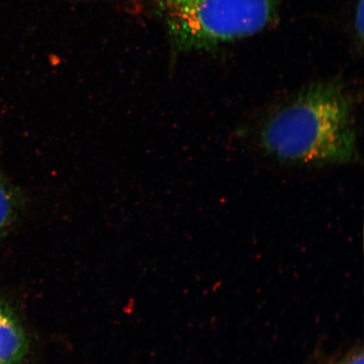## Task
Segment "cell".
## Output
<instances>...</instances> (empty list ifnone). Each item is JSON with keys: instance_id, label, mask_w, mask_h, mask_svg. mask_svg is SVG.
I'll return each instance as SVG.
<instances>
[{"instance_id": "6da1fadb", "label": "cell", "mask_w": 364, "mask_h": 364, "mask_svg": "<svg viewBox=\"0 0 364 364\" xmlns=\"http://www.w3.org/2000/svg\"><path fill=\"white\" fill-rule=\"evenodd\" d=\"M355 102L338 80L316 82L273 112L260 131L261 146L279 161L302 165L353 162L358 156Z\"/></svg>"}, {"instance_id": "7a4b0ae2", "label": "cell", "mask_w": 364, "mask_h": 364, "mask_svg": "<svg viewBox=\"0 0 364 364\" xmlns=\"http://www.w3.org/2000/svg\"><path fill=\"white\" fill-rule=\"evenodd\" d=\"M176 51H209L262 33L280 0H156Z\"/></svg>"}, {"instance_id": "3957f363", "label": "cell", "mask_w": 364, "mask_h": 364, "mask_svg": "<svg viewBox=\"0 0 364 364\" xmlns=\"http://www.w3.org/2000/svg\"><path fill=\"white\" fill-rule=\"evenodd\" d=\"M29 352L28 336L19 316L0 294V364H25Z\"/></svg>"}, {"instance_id": "277c9868", "label": "cell", "mask_w": 364, "mask_h": 364, "mask_svg": "<svg viewBox=\"0 0 364 364\" xmlns=\"http://www.w3.org/2000/svg\"><path fill=\"white\" fill-rule=\"evenodd\" d=\"M26 204V196L0 168V241L19 221Z\"/></svg>"}, {"instance_id": "5b68a950", "label": "cell", "mask_w": 364, "mask_h": 364, "mask_svg": "<svg viewBox=\"0 0 364 364\" xmlns=\"http://www.w3.org/2000/svg\"><path fill=\"white\" fill-rule=\"evenodd\" d=\"M364 0H358L356 8L354 13V33L356 36L357 42L360 44V48L363 43V30H364Z\"/></svg>"}, {"instance_id": "8992f818", "label": "cell", "mask_w": 364, "mask_h": 364, "mask_svg": "<svg viewBox=\"0 0 364 364\" xmlns=\"http://www.w3.org/2000/svg\"><path fill=\"white\" fill-rule=\"evenodd\" d=\"M363 351L354 353L351 356L345 359L343 363L340 364H363Z\"/></svg>"}]
</instances>
